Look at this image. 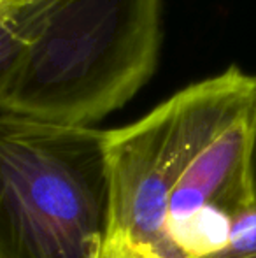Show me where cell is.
I'll use <instances>...</instances> for the list:
<instances>
[{
	"mask_svg": "<svg viewBox=\"0 0 256 258\" xmlns=\"http://www.w3.org/2000/svg\"><path fill=\"white\" fill-rule=\"evenodd\" d=\"M161 13L163 0H58L18 60L0 111L93 126L154 74Z\"/></svg>",
	"mask_w": 256,
	"mask_h": 258,
	"instance_id": "cell-1",
	"label": "cell"
},
{
	"mask_svg": "<svg viewBox=\"0 0 256 258\" xmlns=\"http://www.w3.org/2000/svg\"><path fill=\"white\" fill-rule=\"evenodd\" d=\"M106 130L0 111V258H102Z\"/></svg>",
	"mask_w": 256,
	"mask_h": 258,
	"instance_id": "cell-2",
	"label": "cell"
},
{
	"mask_svg": "<svg viewBox=\"0 0 256 258\" xmlns=\"http://www.w3.org/2000/svg\"><path fill=\"white\" fill-rule=\"evenodd\" d=\"M254 100L256 74L230 65L176 92L137 121L106 130L109 207L104 246L172 258L165 241L172 190L205 144Z\"/></svg>",
	"mask_w": 256,
	"mask_h": 258,
	"instance_id": "cell-3",
	"label": "cell"
},
{
	"mask_svg": "<svg viewBox=\"0 0 256 258\" xmlns=\"http://www.w3.org/2000/svg\"><path fill=\"white\" fill-rule=\"evenodd\" d=\"M253 112L254 104L223 126L193 158L168 199L165 234L202 209L219 211L233 220L256 207L249 176Z\"/></svg>",
	"mask_w": 256,
	"mask_h": 258,
	"instance_id": "cell-4",
	"label": "cell"
},
{
	"mask_svg": "<svg viewBox=\"0 0 256 258\" xmlns=\"http://www.w3.org/2000/svg\"><path fill=\"white\" fill-rule=\"evenodd\" d=\"M58 0H32L16 16L0 23V99L25 48L41 34Z\"/></svg>",
	"mask_w": 256,
	"mask_h": 258,
	"instance_id": "cell-5",
	"label": "cell"
},
{
	"mask_svg": "<svg viewBox=\"0 0 256 258\" xmlns=\"http://www.w3.org/2000/svg\"><path fill=\"white\" fill-rule=\"evenodd\" d=\"M204 258H256V207L233 218L226 244Z\"/></svg>",
	"mask_w": 256,
	"mask_h": 258,
	"instance_id": "cell-6",
	"label": "cell"
},
{
	"mask_svg": "<svg viewBox=\"0 0 256 258\" xmlns=\"http://www.w3.org/2000/svg\"><path fill=\"white\" fill-rule=\"evenodd\" d=\"M102 258H161L153 253L140 251L128 246H104Z\"/></svg>",
	"mask_w": 256,
	"mask_h": 258,
	"instance_id": "cell-7",
	"label": "cell"
},
{
	"mask_svg": "<svg viewBox=\"0 0 256 258\" xmlns=\"http://www.w3.org/2000/svg\"><path fill=\"white\" fill-rule=\"evenodd\" d=\"M249 176H251V188H253V199H254V206H256V102H254V112H253V125H251Z\"/></svg>",
	"mask_w": 256,
	"mask_h": 258,
	"instance_id": "cell-8",
	"label": "cell"
}]
</instances>
